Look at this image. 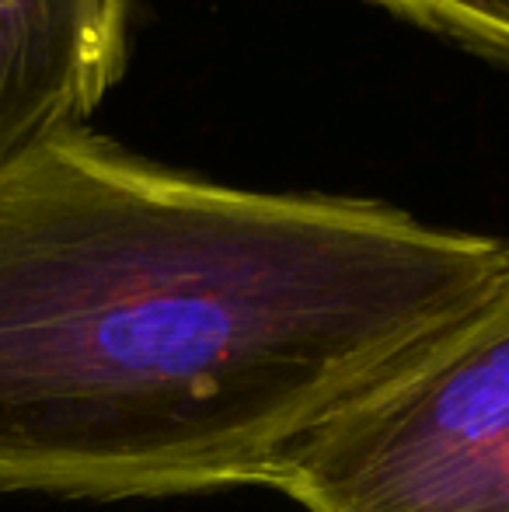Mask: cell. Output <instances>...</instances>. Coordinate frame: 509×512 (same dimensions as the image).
Returning a JSON list of instances; mask_svg holds the SVG:
<instances>
[{"instance_id": "4", "label": "cell", "mask_w": 509, "mask_h": 512, "mask_svg": "<svg viewBox=\"0 0 509 512\" xmlns=\"http://www.w3.org/2000/svg\"><path fill=\"white\" fill-rule=\"evenodd\" d=\"M394 18L509 70V0H367Z\"/></svg>"}, {"instance_id": "1", "label": "cell", "mask_w": 509, "mask_h": 512, "mask_svg": "<svg viewBox=\"0 0 509 512\" xmlns=\"http://www.w3.org/2000/svg\"><path fill=\"white\" fill-rule=\"evenodd\" d=\"M509 241L164 168L88 126L0 164V492L262 485L471 310Z\"/></svg>"}, {"instance_id": "2", "label": "cell", "mask_w": 509, "mask_h": 512, "mask_svg": "<svg viewBox=\"0 0 509 512\" xmlns=\"http://www.w3.org/2000/svg\"><path fill=\"white\" fill-rule=\"evenodd\" d=\"M300 512H509V269L269 474Z\"/></svg>"}, {"instance_id": "3", "label": "cell", "mask_w": 509, "mask_h": 512, "mask_svg": "<svg viewBox=\"0 0 509 512\" xmlns=\"http://www.w3.org/2000/svg\"><path fill=\"white\" fill-rule=\"evenodd\" d=\"M133 0H0V164L88 126L123 81Z\"/></svg>"}]
</instances>
